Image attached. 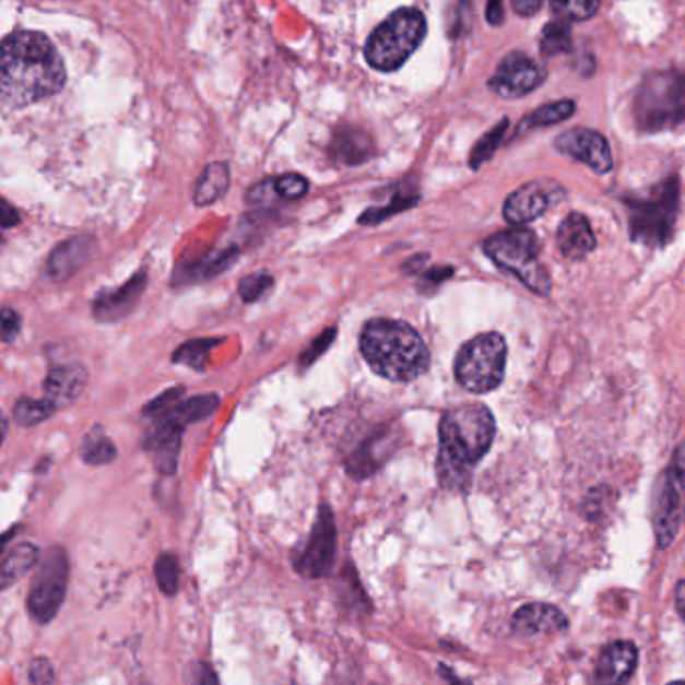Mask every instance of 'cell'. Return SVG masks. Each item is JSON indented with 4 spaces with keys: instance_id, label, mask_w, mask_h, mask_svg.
<instances>
[{
    "instance_id": "obj_31",
    "label": "cell",
    "mask_w": 685,
    "mask_h": 685,
    "mask_svg": "<svg viewBox=\"0 0 685 685\" xmlns=\"http://www.w3.org/2000/svg\"><path fill=\"white\" fill-rule=\"evenodd\" d=\"M575 111L574 101L563 99L557 103H548L539 107L535 111L531 113L523 123L521 129H529V127H547V125L563 123L565 119H569Z\"/></svg>"
},
{
    "instance_id": "obj_21",
    "label": "cell",
    "mask_w": 685,
    "mask_h": 685,
    "mask_svg": "<svg viewBox=\"0 0 685 685\" xmlns=\"http://www.w3.org/2000/svg\"><path fill=\"white\" fill-rule=\"evenodd\" d=\"M332 157L346 165H361L374 155V141L361 127H340L330 143Z\"/></svg>"
},
{
    "instance_id": "obj_14",
    "label": "cell",
    "mask_w": 685,
    "mask_h": 685,
    "mask_svg": "<svg viewBox=\"0 0 685 685\" xmlns=\"http://www.w3.org/2000/svg\"><path fill=\"white\" fill-rule=\"evenodd\" d=\"M147 286V272L139 270L131 280H127L123 286L107 290L99 294V298L93 302V314L101 322H117L125 318L129 311L135 308L141 294Z\"/></svg>"
},
{
    "instance_id": "obj_2",
    "label": "cell",
    "mask_w": 685,
    "mask_h": 685,
    "mask_svg": "<svg viewBox=\"0 0 685 685\" xmlns=\"http://www.w3.org/2000/svg\"><path fill=\"white\" fill-rule=\"evenodd\" d=\"M495 418L483 404L450 409L438 426V483L447 491H466L473 469L495 440Z\"/></svg>"
},
{
    "instance_id": "obj_35",
    "label": "cell",
    "mask_w": 685,
    "mask_h": 685,
    "mask_svg": "<svg viewBox=\"0 0 685 685\" xmlns=\"http://www.w3.org/2000/svg\"><path fill=\"white\" fill-rule=\"evenodd\" d=\"M274 286V277L265 272H256V274H249L239 282L237 292H239V298L244 299L246 304L251 302H258L262 299L270 287Z\"/></svg>"
},
{
    "instance_id": "obj_5",
    "label": "cell",
    "mask_w": 685,
    "mask_h": 685,
    "mask_svg": "<svg viewBox=\"0 0 685 685\" xmlns=\"http://www.w3.org/2000/svg\"><path fill=\"white\" fill-rule=\"evenodd\" d=\"M486 256L500 270L517 275L531 292L547 296L553 286L547 268L539 260V239L527 227H512L486 237L483 244Z\"/></svg>"
},
{
    "instance_id": "obj_47",
    "label": "cell",
    "mask_w": 685,
    "mask_h": 685,
    "mask_svg": "<svg viewBox=\"0 0 685 685\" xmlns=\"http://www.w3.org/2000/svg\"><path fill=\"white\" fill-rule=\"evenodd\" d=\"M438 673L449 682V685H471L469 682H464L461 677H457V673L450 672L449 668L445 663L438 665Z\"/></svg>"
},
{
    "instance_id": "obj_44",
    "label": "cell",
    "mask_w": 685,
    "mask_h": 685,
    "mask_svg": "<svg viewBox=\"0 0 685 685\" xmlns=\"http://www.w3.org/2000/svg\"><path fill=\"white\" fill-rule=\"evenodd\" d=\"M503 19H505V7H503V2H488V4H486V21H488L491 25L498 26L503 23Z\"/></svg>"
},
{
    "instance_id": "obj_19",
    "label": "cell",
    "mask_w": 685,
    "mask_h": 685,
    "mask_svg": "<svg viewBox=\"0 0 685 685\" xmlns=\"http://www.w3.org/2000/svg\"><path fill=\"white\" fill-rule=\"evenodd\" d=\"M87 385V370L79 364L55 366L45 378V399H49L57 409L75 402Z\"/></svg>"
},
{
    "instance_id": "obj_24",
    "label": "cell",
    "mask_w": 685,
    "mask_h": 685,
    "mask_svg": "<svg viewBox=\"0 0 685 685\" xmlns=\"http://www.w3.org/2000/svg\"><path fill=\"white\" fill-rule=\"evenodd\" d=\"M229 189V167L222 162L210 163L198 177L193 187V200L198 205L215 203Z\"/></svg>"
},
{
    "instance_id": "obj_40",
    "label": "cell",
    "mask_w": 685,
    "mask_h": 685,
    "mask_svg": "<svg viewBox=\"0 0 685 685\" xmlns=\"http://www.w3.org/2000/svg\"><path fill=\"white\" fill-rule=\"evenodd\" d=\"M186 685H222L217 673L205 661H193L186 673Z\"/></svg>"
},
{
    "instance_id": "obj_32",
    "label": "cell",
    "mask_w": 685,
    "mask_h": 685,
    "mask_svg": "<svg viewBox=\"0 0 685 685\" xmlns=\"http://www.w3.org/2000/svg\"><path fill=\"white\" fill-rule=\"evenodd\" d=\"M155 581L163 595L174 598L179 591V560L174 553H160L155 560Z\"/></svg>"
},
{
    "instance_id": "obj_43",
    "label": "cell",
    "mask_w": 685,
    "mask_h": 685,
    "mask_svg": "<svg viewBox=\"0 0 685 685\" xmlns=\"http://www.w3.org/2000/svg\"><path fill=\"white\" fill-rule=\"evenodd\" d=\"M541 9V0H512V11L521 16H533Z\"/></svg>"
},
{
    "instance_id": "obj_38",
    "label": "cell",
    "mask_w": 685,
    "mask_h": 685,
    "mask_svg": "<svg viewBox=\"0 0 685 685\" xmlns=\"http://www.w3.org/2000/svg\"><path fill=\"white\" fill-rule=\"evenodd\" d=\"M184 394H186V390L181 387L169 388V390L163 392L162 397L151 400L150 404L143 409V414L150 416V418H157L165 412L172 411L175 404H179L181 399H184Z\"/></svg>"
},
{
    "instance_id": "obj_13",
    "label": "cell",
    "mask_w": 685,
    "mask_h": 685,
    "mask_svg": "<svg viewBox=\"0 0 685 685\" xmlns=\"http://www.w3.org/2000/svg\"><path fill=\"white\" fill-rule=\"evenodd\" d=\"M555 147L575 162L586 163L595 174H610L613 167V155L607 139L593 129L577 127L571 131H565L555 139Z\"/></svg>"
},
{
    "instance_id": "obj_30",
    "label": "cell",
    "mask_w": 685,
    "mask_h": 685,
    "mask_svg": "<svg viewBox=\"0 0 685 685\" xmlns=\"http://www.w3.org/2000/svg\"><path fill=\"white\" fill-rule=\"evenodd\" d=\"M571 47H574L571 26L567 25L565 21H553V23L545 25L543 35H541V52L545 57L569 52Z\"/></svg>"
},
{
    "instance_id": "obj_42",
    "label": "cell",
    "mask_w": 685,
    "mask_h": 685,
    "mask_svg": "<svg viewBox=\"0 0 685 685\" xmlns=\"http://www.w3.org/2000/svg\"><path fill=\"white\" fill-rule=\"evenodd\" d=\"M19 332H21V316L11 308H4L2 310V340L13 342Z\"/></svg>"
},
{
    "instance_id": "obj_48",
    "label": "cell",
    "mask_w": 685,
    "mask_h": 685,
    "mask_svg": "<svg viewBox=\"0 0 685 685\" xmlns=\"http://www.w3.org/2000/svg\"><path fill=\"white\" fill-rule=\"evenodd\" d=\"M673 466L680 471V474L685 479V440L680 445V449L675 452V459H673Z\"/></svg>"
},
{
    "instance_id": "obj_3",
    "label": "cell",
    "mask_w": 685,
    "mask_h": 685,
    "mask_svg": "<svg viewBox=\"0 0 685 685\" xmlns=\"http://www.w3.org/2000/svg\"><path fill=\"white\" fill-rule=\"evenodd\" d=\"M361 352L374 373L390 382H412L430 366L421 334L399 320H370L362 330Z\"/></svg>"
},
{
    "instance_id": "obj_41",
    "label": "cell",
    "mask_w": 685,
    "mask_h": 685,
    "mask_svg": "<svg viewBox=\"0 0 685 685\" xmlns=\"http://www.w3.org/2000/svg\"><path fill=\"white\" fill-rule=\"evenodd\" d=\"M55 680V672L49 660L35 658L28 665V682L31 685H50Z\"/></svg>"
},
{
    "instance_id": "obj_22",
    "label": "cell",
    "mask_w": 685,
    "mask_h": 685,
    "mask_svg": "<svg viewBox=\"0 0 685 685\" xmlns=\"http://www.w3.org/2000/svg\"><path fill=\"white\" fill-rule=\"evenodd\" d=\"M387 438V435L368 436L361 447L350 454L346 461L350 476L368 479L380 469V464L387 459V452H382Z\"/></svg>"
},
{
    "instance_id": "obj_34",
    "label": "cell",
    "mask_w": 685,
    "mask_h": 685,
    "mask_svg": "<svg viewBox=\"0 0 685 685\" xmlns=\"http://www.w3.org/2000/svg\"><path fill=\"white\" fill-rule=\"evenodd\" d=\"M507 127H509L507 119L500 121L495 129H491L485 138L481 139V141L474 145L473 153H471V167H473V169H479L483 163L488 162V160L495 155L498 143L505 138Z\"/></svg>"
},
{
    "instance_id": "obj_10",
    "label": "cell",
    "mask_w": 685,
    "mask_h": 685,
    "mask_svg": "<svg viewBox=\"0 0 685 685\" xmlns=\"http://www.w3.org/2000/svg\"><path fill=\"white\" fill-rule=\"evenodd\" d=\"M685 521V479L675 466L660 474L653 491L651 523L660 548L670 547Z\"/></svg>"
},
{
    "instance_id": "obj_18",
    "label": "cell",
    "mask_w": 685,
    "mask_h": 685,
    "mask_svg": "<svg viewBox=\"0 0 685 685\" xmlns=\"http://www.w3.org/2000/svg\"><path fill=\"white\" fill-rule=\"evenodd\" d=\"M95 253V239L91 236H76L62 241L59 248L49 256L47 262V275L50 280H69L93 258Z\"/></svg>"
},
{
    "instance_id": "obj_11",
    "label": "cell",
    "mask_w": 685,
    "mask_h": 685,
    "mask_svg": "<svg viewBox=\"0 0 685 685\" xmlns=\"http://www.w3.org/2000/svg\"><path fill=\"white\" fill-rule=\"evenodd\" d=\"M336 519L328 505H320L310 536L294 557V569L304 579H322L332 571L336 559Z\"/></svg>"
},
{
    "instance_id": "obj_25",
    "label": "cell",
    "mask_w": 685,
    "mask_h": 685,
    "mask_svg": "<svg viewBox=\"0 0 685 685\" xmlns=\"http://www.w3.org/2000/svg\"><path fill=\"white\" fill-rule=\"evenodd\" d=\"M237 260V249H220L200 258L198 262L187 265L179 275H186V282H200L213 275L222 274L227 268H232Z\"/></svg>"
},
{
    "instance_id": "obj_12",
    "label": "cell",
    "mask_w": 685,
    "mask_h": 685,
    "mask_svg": "<svg viewBox=\"0 0 685 685\" xmlns=\"http://www.w3.org/2000/svg\"><path fill=\"white\" fill-rule=\"evenodd\" d=\"M545 79V71L521 50L509 52L491 76L488 87L505 99H519L535 91Z\"/></svg>"
},
{
    "instance_id": "obj_46",
    "label": "cell",
    "mask_w": 685,
    "mask_h": 685,
    "mask_svg": "<svg viewBox=\"0 0 685 685\" xmlns=\"http://www.w3.org/2000/svg\"><path fill=\"white\" fill-rule=\"evenodd\" d=\"M675 610L685 622V581H680L675 587Z\"/></svg>"
},
{
    "instance_id": "obj_45",
    "label": "cell",
    "mask_w": 685,
    "mask_h": 685,
    "mask_svg": "<svg viewBox=\"0 0 685 685\" xmlns=\"http://www.w3.org/2000/svg\"><path fill=\"white\" fill-rule=\"evenodd\" d=\"M19 222H21L19 212L14 210L9 201H4V205H2V227H4V229H11L14 225H19Z\"/></svg>"
},
{
    "instance_id": "obj_29",
    "label": "cell",
    "mask_w": 685,
    "mask_h": 685,
    "mask_svg": "<svg viewBox=\"0 0 685 685\" xmlns=\"http://www.w3.org/2000/svg\"><path fill=\"white\" fill-rule=\"evenodd\" d=\"M55 412H57V406L49 399L19 400L14 404V423L19 426H25V428L37 426V424L45 423L47 418H50Z\"/></svg>"
},
{
    "instance_id": "obj_37",
    "label": "cell",
    "mask_w": 685,
    "mask_h": 685,
    "mask_svg": "<svg viewBox=\"0 0 685 685\" xmlns=\"http://www.w3.org/2000/svg\"><path fill=\"white\" fill-rule=\"evenodd\" d=\"M418 201V198H397V200L392 201L390 205H385V208H373V210H368V212L364 213L361 217V224H370L376 225L380 224L382 220H388L390 215H394V213L404 212V210H409L411 205H414Z\"/></svg>"
},
{
    "instance_id": "obj_39",
    "label": "cell",
    "mask_w": 685,
    "mask_h": 685,
    "mask_svg": "<svg viewBox=\"0 0 685 685\" xmlns=\"http://www.w3.org/2000/svg\"><path fill=\"white\" fill-rule=\"evenodd\" d=\"M334 336H336V328H330V330H326L324 334H320V336L316 338V340L311 342L310 346L302 352L299 366H302V368H306V366H310V364L318 361V358L324 354L326 350L332 346Z\"/></svg>"
},
{
    "instance_id": "obj_1",
    "label": "cell",
    "mask_w": 685,
    "mask_h": 685,
    "mask_svg": "<svg viewBox=\"0 0 685 685\" xmlns=\"http://www.w3.org/2000/svg\"><path fill=\"white\" fill-rule=\"evenodd\" d=\"M64 62L43 33L19 31L2 40L0 95L11 109H23L64 87Z\"/></svg>"
},
{
    "instance_id": "obj_6",
    "label": "cell",
    "mask_w": 685,
    "mask_h": 685,
    "mask_svg": "<svg viewBox=\"0 0 685 685\" xmlns=\"http://www.w3.org/2000/svg\"><path fill=\"white\" fill-rule=\"evenodd\" d=\"M634 115L643 131H663L685 123V73L661 71L649 75L637 91Z\"/></svg>"
},
{
    "instance_id": "obj_36",
    "label": "cell",
    "mask_w": 685,
    "mask_h": 685,
    "mask_svg": "<svg viewBox=\"0 0 685 685\" xmlns=\"http://www.w3.org/2000/svg\"><path fill=\"white\" fill-rule=\"evenodd\" d=\"M274 189L280 200L298 201L308 193V181L306 177L298 174L280 175L274 179Z\"/></svg>"
},
{
    "instance_id": "obj_4",
    "label": "cell",
    "mask_w": 685,
    "mask_h": 685,
    "mask_svg": "<svg viewBox=\"0 0 685 685\" xmlns=\"http://www.w3.org/2000/svg\"><path fill=\"white\" fill-rule=\"evenodd\" d=\"M426 37V19L418 9H400L374 31L366 43V61L376 71H399Z\"/></svg>"
},
{
    "instance_id": "obj_28",
    "label": "cell",
    "mask_w": 685,
    "mask_h": 685,
    "mask_svg": "<svg viewBox=\"0 0 685 685\" xmlns=\"http://www.w3.org/2000/svg\"><path fill=\"white\" fill-rule=\"evenodd\" d=\"M220 409V397L217 394H200L193 399L181 400L174 411L181 423L191 424L200 423L210 418L213 412Z\"/></svg>"
},
{
    "instance_id": "obj_26",
    "label": "cell",
    "mask_w": 685,
    "mask_h": 685,
    "mask_svg": "<svg viewBox=\"0 0 685 685\" xmlns=\"http://www.w3.org/2000/svg\"><path fill=\"white\" fill-rule=\"evenodd\" d=\"M81 459L91 466H103L117 459V449L101 426H95L81 442Z\"/></svg>"
},
{
    "instance_id": "obj_20",
    "label": "cell",
    "mask_w": 685,
    "mask_h": 685,
    "mask_svg": "<svg viewBox=\"0 0 685 685\" xmlns=\"http://www.w3.org/2000/svg\"><path fill=\"white\" fill-rule=\"evenodd\" d=\"M557 246L560 253L569 260H583L595 246V234L591 229V224L586 215L581 213H569L557 229Z\"/></svg>"
},
{
    "instance_id": "obj_23",
    "label": "cell",
    "mask_w": 685,
    "mask_h": 685,
    "mask_svg": "<svg viewBox=\"0 0 685 685\" xmlns=\"http://www.w3.org/2000/svg\"><path fill=\"white\" fill-rule=\"evenodd\" d=\"M40 559V551L33 543H19L4 553L0 565V587L9 589L14 581L25 577Z\"/></svg>"
},
{
    "instance_id": "obj_27",
    "label": "cell",
    "mask_w": 685,
    "mask_h": 685,
    "mask_svg": "<svg viewBox=\"0 0 685 685\" xmlns=\"http://www.w3.org/2000/svg\"><path fill=\"white\" fill-rule=\"evenodd\" d=\"M224 340L222 338H200V340H189L181 349L175 350L174 362L175 364H181L187 368H193V370H203L205 368V362L208 356L215 346H220Z\"/></svg>"
},
{
    "instance_id": "obj_16",
    "label": "cell",
    "mask_w": 685,
    "mask_h": 685,
    "mask_svg": "<svg viewBox=\"0 0 685 685\" xmlns=\"http://www.w3.org/2000/svg\"><path fill=\"white\" fill-rule=\"evenodd\" d=\"M569 627L565 613L548 603H529L515 613L512 631L517 636H543L559 634Z\"/></svg>"
},
{
    "instance_id": "obj_17",
    "label": "cell",
    "mask_w": 685,
    "mask_h": 685,
    "mask_svg": "<svg viewBox=\"0 0 685 685\" xmlns=\"http://www.w3.org/2000/svg\"><path fill=\"white\" fill-rule=\"evenodd\" d=\"M551 196L543 186V181H531L512 191L509 200L505 201V220L511 225L531 224L536 217L547 212Z\"/></svg>"
},
{
    "instance_id": "obj_49",
    "label": "cell",
    "mask_w": 685,
    "mask_h": 685,
    "mask_svg": "<svg viewBox=\"0 0 685 685\" xmlns=\"http://www.w3.org/2000/svg\"><path fill=\"white\" fill-rule=\"evenodd\" d=\"M670 685H685V682H673V684Z\"/></svg>"
},
{
    "instance_id": "obj_51",
    "label": "cell",
    "mask_w": 685,
    "mask_h": 685,
    "mask_svg": "<svg viewBox=\"0 0 685 685\" xmlns=\"http://www.w3.org/2000/svg\"><path fill=\"white\" fill-rule=\"evenodd\" d=\"M143 685H147V684H143Z\"/></svg>"
},
{
    "instance_id": "obj_33",
    "label": "cell",
    "mask_w": 685,
    "mask_h": 685,
    "mask_svg": "<svg viewBox=\"0 0 685 685\" xmlns=\"http://www.w3.org/2000/svg\"><path fill=\"white\" fill-rule=\"evenodd\" d=\"M598 0H555L551 2V11L559 16V21H587L599 11Z\"/></svg>"
},
{
    "instance_id": "obj_9",
    "label": "cell",
    "mask_w": 685,
    "mask_h": 685,
    "mask_svg": "<svg viewBox=\"0 0 685 685\" xmlns=\"http://www.w3.org/2000/svg\"><path fill=\"white\" fill-rule=\"evenodd\" d=\"M69 586V557L61 547H52L40 555L37 574L26 598L28 615L38 623L47 625L61 611Z\"/></svg>"
},
{
    "instance_id": "obj_7",
    "label": "cell",
    "mask_w": 685,
    "mask_h": 685,
    "mask_svg": "<svg viewBox=\"0 0 685 685\" xmlns=\"http://www.w3.org/2000/svg\"><path fill=\"white\" fill-rule=\"evenodd\" d=\"M507 368V342L497 332L469 340L457 354L454 376L464 390L486 394L500 387Z\"/></svg>"
},
{
    "instance_id": "obj_50",
    "label": "cell",
    "mask_w": 685,
    "mask_h": 685,
    "mask_svg": "<svg viewBox=\"0 0 685 685\" xmlns=\"http://www.w3.org/2000/svg\"><path fill=\"white\" fill-rule=\"evenodd\" d=\"M290 685H294V684H290Z\"/></svg>"
},
{
    "instance_id": "obj_15",
    "label": "cell",
    "mask_w": 685,
    "mask_h": 685,
    "mask_svg": "<svg viewBox=\"0 0 685 685\" xmlns=\"http://www.w3.org/2000/svg\"><path fill=\"white\" fill-rule=\"evenodd\" d=\"M639 653L631 641H613L599 656L595 680L599 685H625L636 673Z\"/></svg>"
},
{
    "instance_id": "obj_8",
    "label": "cell",
    "mask_w": 685,
    "mask_h": 685,
    "mask_svg": "<svg viewBox=\"0 0 685 685\" xmlns=\"http://www.w3.org/2000/svg\"><path fill=\"white\" fill-rule=\"evenodd\" d=\"M629 205V234L646 246H665L672 239L680 212V187L675 179L663 181L646 198H634Z\"/></svg>"
}]
</instances>
